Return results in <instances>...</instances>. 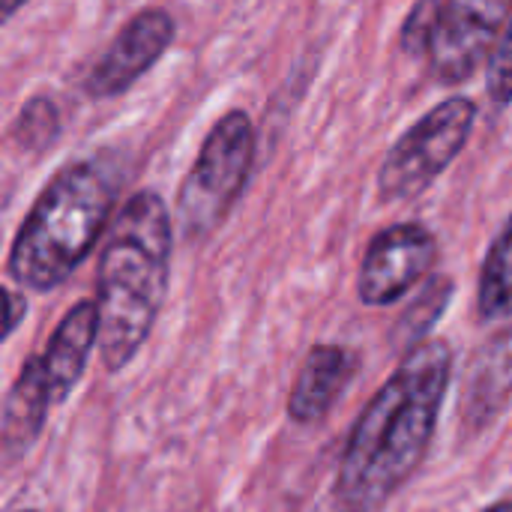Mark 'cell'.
I'll use <instances>...</instances> for the list:
<instances>
[{"label": "cell", "mask_w": 512, "mask_h": 512, "mask_svg": "<svg viewBox=\"0 0 512 512\" xmlns=\"http://www.w3.org/2000/svg\"><path fill=\"white\" fill-rule=\"evenodd\" d=\"M453 378V351L444 339L414 345L390 381L354 423L339 474L342 512L381 510L423 465Z\"/></svg>", "instance_id": "cell-1"}, {"label": "cell", "mask_w": 512, "mask_h": 512, "mask_svg": "<svg viewBox=\"0 0 512 512\" xmlns=\"http://www.w3.org/2000/svg\"><path fill=\"white\" fill-rule=\"evenodd\" d=\"M171 276V219L159 192H135L99 255V354L108 372L126 369L147 342Z\"/></svg>", "instance_id": "cell-2"}, {"label": "cell", "mask_w": 512, "mask_h": 512, "mask_svg": "<svg viewBox=\"0 0 512 512\" xmlns=\"http://www.w3.org/2000/svg\"><path fill=\"white\" fill-rule=\"evenodd\" d=\"M117 174L102 159L63 165L24 216L12 249L9 279L24 291H54L93 252L117 204Z\"/></svg>", "instance_id": "cell-3"}, {"label": "cell", "mask_w": 512, "mask_h": 512, "mask_svg": "<svg viewBox=\"0 0 512 512\" xmlns=\"http://www.w3.org/2000/svg\"><path fill=\"white\" fill-rule=\"evenodd\" d=\"M255 123L246 111H225L207 132L177 192V222L186 240L210 237L240 201L255 165Z\"/></svg>", "instance_id": "cell-4"}, {"label": "cell", "mask_w": 512, "mask_h": 512, "mask_svg": "<svg viewBox=\"0 0 512 512\" xmlns=\"http://www.w3.org/2000/svg\"><path fill=\"white\" fill-rule=\"evenodd\" d=\"M477 123V102L450 96L426 111L384 156L378 168V195L390 204L426 192L465 150Z\"/></svg>", "instance_id": "cell-5"}, {"label": "cell", "mask_w": 512, "mask_h": 512, "mask_svg": "<svg viewBox=\"0 0 512 512\" xmlns=\"http://www.w3.org/2000/svg\"><path fill=\"white\" fill-rule=\"evenodd\" d=\"M510 18L512 0H444L426 54L435 81H468L480 63L492 60Z\"/></svg>", "instance_id": "cell-6"}, {"label": "cell", "mask_w": 512, "mask_h": 512, "mask_svg": "<svg viewBox=\"0 0 512 512\" xmlns=\"http://www.w3.org/2000/svg\"><path fill=\"white\" fill-rule=\"evenodd\" d=\"M438 240L417 222H399L378 231L363 255L357 297L363 306H390L402 300L435 264Z\"/></svg>", "instance_id": "cell-7"}, {"label": "cell", "mask_w": 512, "mask_h": 512, "mask_svg": "<svg viewBox=\"0 0 512 512\" xmlns=\"http://www.w3.org/2000/svg\"><path fill=\"white\" fill-rule=\"evenodd\" d=\"M177 36V21L162 6H147L132 15L123 30L111 39L102 57L84 78V93L90 99L123 96L141 75H147L159 57L171 48Z\"/></svg>", "instance_id": "cell-8"}, {"label": "cell", "mask_w": 512, "mask_h": 512, "mask_svg": "<svg viewBox=\"0 0 512 512\" xmlns=\"http://www.w3.org/2000/svg\"><path fill=\"white\" fill-rule=\"evenodd\" d=\"M96 345H99V306L96 300H84L63 315L45 348L36 357H30L54 405L66 402V396L75 390Z\"/></svg>", "instance_id": "cell-9"}, {"label": "cell", "mask_w": 512, "mask_h": 512, "mask_svg": "<svg viewBox=\"0 0 512 512\" xmlns=\"http://www.w3.org/2000/svg\"><path fill=\"white\" fill-rule=\"evenodd\" d=\"M351 375H354L351 351H345L342 345H330V342L315 345L306 354L300 375L288 393V417L300 426L324 420L327 411L342 396V390L348 387Z\"/></svg>", "instance_id": "cell-10"}, {"label": "cell", "mask_w": 512, "mask_h": 512, "mask_svg": "<svg viewBox=\"0 0 512 512\" xmlns=\"http://www.w3.org/2000/svg\"><path fill=\"white\" fill-rule=\"evenodd\" d=\"M51 408L54 402L45 384L39 381L33 363L27 360L3 405V459L6 462H15L39 441Z\"/></svg>", "instance_id": "cell-11"}, {"label": "cell", "mask_w": 512, "mask_h": 512, "mask_svg": "<svg viewBox=\"0 0 512 512\" xmlns=\"http://www.w3.org/2000/svg\"><path fill=\"white\" fill-rule=\"evenodd\" d=\"M477 312L483 321L512 318V213L486 252L477 285Z\"/></svg>", "instance_id": "cell-12"}, {"label": "cell", "mask_w": 512, "mask_h": 512, "mask_svg": "<svg viewBox=\"0 0 512 512\" xmlns=\"http://www.w3.org/2000/svg\"><path fill=\"white\" fill-rule=\"evenodd\" d=\"M60 135V111L48 96H33L21 105L15 123H12V138L30 150V153H42L48 150Z\"/></svg>", "instance_id": "cell-13"}, {"label": "cell", "mask_w": 512, "mask_h": 512, "mask_svg": "<svg viewBox=\"0 0 512 512\" xmlns=\"http://www.w3.org/2000/svg\"><path fill=\"white\" fill-rule=\"evenodd\" d=\"M444 0H417V6L408 12L405 27H402V48L414 57H426L429 54V42L438 24Z\"/></svg>", "instance_id": "cell-14"}, {"label": "cell", "mask_w": 512, "mask_h": 512, "mask_svg": "<svg viewBox=\"0 0 512 512\" xmlns=\"http://www.w3.org/2000/svg\"><path fill=\"white\" fill-rule=\"evenodd\" d=\"M486 93L495 105H510L512 102V18L489 60L486 69Z\"/></svg>", "instance_id": "cell-15"}, {"label": "cell", "mask_w": 512, "mask_h": 512, "mask_svg": "<svg viewBox=\"0 0 512 512\" xmlns=\"http://www.w3.org/2000/svg\"><path fill=\"white\" fill-rule=\"evenodd\" d=\"M21 312H27L24 297H21V294H15V291H6V336L18 327Z\"/></svg>", "instance_id": "cell-16"}, {"label": "cell", "mask_w": 512, "mask_h": 512, "mask_svg": "<svg viewBox=\"0 0 512 512\" xmlns=\"http://www.w3.org/2000/svg\"><path fill=\"white\" fill-rule=\"evenodd\" d=\"M24 3H27V0H0V15H3V21H9Z\"/></svg>", "instance_id": "cell-17"}, {"label": "cell", "mask_w": 512, "mask_h": 512, "mask_svg": "<svg viewBox=\"0 0 512 512\" xmlns=\"http://www.w3.org/2000/svg\"><path fill=\"white\" fill-rule=\"evenodd\" d=\"M483 512H512V501H501V504H492L489 510Z\"/></svg>", "instance_id": "cell-18"}, {"label": "cell", "mask_w": 512, "mask_h": 512, "mask_svg": "<svg viewBox=\"0 0 512 512\" xmlns=\"http://www.w3.org/2000/svg\"><path fill=\"white\" fill-rule=\"evenodd\" d=\"M18 512H36V510H18Z\"/></svg>", "instance_id": "cell-19"}]
</instances>
